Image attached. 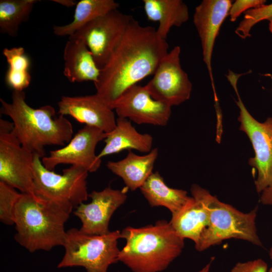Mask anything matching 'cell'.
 <instances>
[{
    "mask_svg": "<svg viewBox=\"0 0 272 272\" xmlns=\"http://www.w3.org/2000/svg\"><path fill=\"white\" fill-rule=\"evenodd\" d=\"M168 49L154 28L142 26L132 18L94 83L96 94L112 109L126 90L154 75Z\"/></svg>",
    "mask_w": 272,
    "mask_h": 272,
    "instance_id": "obj_1",
    "label": "cell"
},
{
    "mask_svg": "<svg viewBox=\"0 0 272 272\" xmlns=\"http://www.w3.org/2000/svg\"><path fill=\"white\" fill-rule=\"evenodd\" d=\"M234 90L240 109L238 118L240 129L249 138L254 152V156L249 159L248 163L257 171L255 185L256 191L261 193L272 183V117L263 122L256 120L245 107L238 89Z\"/></svg>",
    "mask_w": 272,
    "mask_h": 272,
    "instance_id": "obj_9",
    "label": "cell"
},
{
    "mask_svg": "<svg viewBox=\"0 0 272 272\" xmlns=\"http://www.w3.org/2000/svg\"><path fill=\"white\" fill-rule=\"evenodd\" d=\"M21 193L0 181V221L6 225H14L15 206Z\"/></svg>",
    "mask_w": 272,
    "mask_h": 272,
    "instance_id": "obj_26",
    "label": "cell"
},
{
    "mask_svg": "<svg viewBox=\"0 0 272 272\" xmlns=\"http://www.w3.org/2000/svg\"><path fill=\"white\" fill-rule=\"evenodd\" d=\"M33 169L34 196L39 200L57 204L71 214L88 199L89 172L83 168L71 166L57 174L46 169L41 158L34 155Z\"/></svg>",
    "mask_w": 272,
    "mask_h": 272,
    "instance_id": "obj_6",
    "label": "cell"
},
{
    "mask_svg": "<svg viewBox=\"0 0 272 272\" xmlns=\"http://www.w3.org/2000/svg\"><path fill=\"white\" fill-rule=\"evenodd\" d=\"M214 257H212L209 262L198 272H209L210 269L211 264L214 261Z\"/></svg>",
    "mask_w": 272,
    "mask_h": 272,
    "instance_id": "obj_33",
    "label": "cell"
},
{
    "mask_svg": "<svg viewBox=\"0 0 272 272\" xmlns=\"http://www.w3.org/2000/svg\"><path fill=\"white\" fill-rule=\"evenodd\" d=\"M205 197L209 224L198 243L195 245L196 250L202 251L230 239L242 240L257 246H263L256 226L257 207L249 212L243 213L220 201L207 189Z\"/></svg>",
    "mask_w": 272,
    "mask_h": 272,
    "instance_id": "obj_5",
    "label": "cell"
},
{
    "mask_svg": "<svg viewBox=\"0 0 272 272\" xmlns=\"http://www.w3.org/2000/svg\"><path fill=\"white\" fill-rule=\"evenodd\" d=\"M259 201L265 206H272V183L261 193Z\"/></svg>",
    "mask_w": 272,
    "mask_h": 272,
    "instance_id": "obj_30",
    "label": "cell"
},
{
    "mask_svg": "<svg viewBox=\"0 0 272 272\" xmlns=\"http://www.w3.org/2000/svg\"><path fill=\"white\" fill-rule=\"evenodd\" d=\"M3 54L9 65L5 77L7 85L14 91H24L31 81L29 73L30 60L24 48L23 47L5 48Z\"/></svg>",
    "mask_w": 272,
    "mask_h": 272,
    "instance_id": "obj_24",
    "label": "cell"
},
{
    "mask_svg": "<svg viewBox=\"0 0 272 272\" xmlns=\"http://www.w3.org/2000/svg\"><path fill=\"white\" fill-rule=\"evenodd\" d=\"M127 190L126 187L119 190L108 186L102 190L89 193L91 201L81 203L74 212L82 223L80 231L90 235H104L110 232V220L117 209L125 201Z\"/></svg>",
    "mask_w": 272,
    "mask_h": 272,
    "instance_id": "obj_14",
    "label": "cell"
},
{
    "mask_svg": "<svg viewBox=\"0 0 272 272\" xmlns=\"http://www.w3.org/2000/svg\"><path fill=\"white\" fill-rule=\"evenodd\" d=\"M0 101L1 112L13 123V134L24 148L41 159L46 156V146H64L72 139L73 126L64 116H55V109L49 105L30 106L24 91H13L11 103L2 98Z\"/></svg>",
    "mask_w": 272,
    "mask_h": 272,
    "instance_id": "obj_2",
    "label": "cell"
},
{
    "mask_svg": "<svg viewBox=\"0 0 272 272\" xmlns=\"http://www.w3.org/2000/svg\"><path fill=\"white\" fill-rule=\"evenodd\" d=\"M271 18L272 4L248 10L236 29L235 33L240 38L246 39L250 36V31L254 25L262 20H269Z\"/></svg>",
    "mask_w": 272,
    "mask_h": 272,
    "instance_id": "obj_27",
    "label": "cell"
},
{
    "mask_svg": "<svg viewBox=\"0 0 272 272\" xmlns=\"http://www.w3.org/2000/svg\"><path fill=\"white\" fill-rule=\"evenodd\" d=\"M158 156L157 148L153 149L143 156L129 150L124 159L118 161H108L106 166L110 171L122 178L128 189L135 190L140 188L153 173Z\"/></svg>",
    "mask_w": 272,
    "mask_h": 272,
    "instance_id": "obj_20",
    "label": "cell"
},
{
    "mask_svg": "<svg viewBox=\"0 0 272 272\" xmlns=\"http://www.w3.org/2000/svg\"><path fill=\"white\" fill-rule=\"evenodd\" d=\"M59 115H69L80 123L96 127L107 133L116 126L113 109L97 94L63 96L58 103Z\"/></svg>",
    "mask_w": 272,
    "mask_h": 272,
    "instance_id": "obj_15",
    "label": "cell"
},
{
    "mask_svg": "<svg viewBox=\"0 0 272 272\" xmlns=\"http://www.w3.org/2000/svg\"><path fill=\"white\" fill-rule=\"evenodd\" d=\"M206 189L197 184L190 188L192 196L170 221L176 232L183 239L192 240L196 245L209 224V212L205 197Z\"/></svg>",
    "mask_w": 272,
    "mask_h": 272,
    "instance_id": "obj_17",
    "label": "cell"
},
{
    "mask_svg": "<svg viewBox=\"0 0 272 272\" xmlns=\"http://www.w3.org/2000/svg\"><path fill=\"white\" fill-rule=\"evenodd\" d=\"M121 236L126 244L120 250L118 260L133 272L165 270L184 246V239L166 220L141 228L127 227Z\"/></svg>",
    "mask_w": 272,
    "mask_h": 272,
    "instance_id": "obj_3",
    "label": "cell"
},
{
    "mask_svg": "<svg viewBox=\"0 0 272 272\" xmlns=\"http://www.w3.org/2000/svg\"><path fill=\"white\" fill-rule=\"evenodd\" d=\"M51 1L68 8L76 6L77 3L74 0H52Z\"/></svg>",
    "mask_w": 272,
    "mask_h": 272,
    "instance_id": "obj_32",
    "label": "cell"
},
{
    "mask_svg": "<svg viewBox=\"0 0 272 272\" xmlns=\"http://www.w3.org/2000/svg\"><path fill=\"white\" fill-rule=\"evenodd\" d=\"M231 6L230 0H204L196 7L193 15V23L200 39L203 59L209 71L215 97L216 94L211 65L213 48Z\"/></svg>",
    "mask_w": 272,
    "mask_h": 272,
    "instance_id": "obj_16",
    "label": "cell"
},
{
    "mask_svg": "<svg viewBox=\"0 0 272 272\" xmlns=\"http://www.w3.org/2000/svg\"><path fill=\"white\" fill-rule=\"evenodd\" d=\"M144 8L149 20L158 22L157 34L166 40L173 26L179 27L189 18L186 5L181 0H144Z\"/></svg>",
    "mask_w": 272,
    "mask_h": 272,
    "instance_id": "obj_21",
    "label": "cell"
},
{
    "mask_svg": "<svg viewBox=\"0 0 272 272\" xmlns=\"http://www.w3.org/2000/svg\"><path fill=\"white\" fill-rule=\"evenodd\" d=\"M120 238L118 230L90 235L71 228L66 231L64 254L57 267L82 266L87 272H107L110 265L118 261L117 241Z\"/></svg>",
    "mask_w": 272,
    "mask_h": 272,
    "instance_id": "obj_7",
    "label": "cell"
},
{
    "mask_svg": "<svg viewBox=\"0 0 272 272\" xmlns=\"http://www.w3.org/2000/svg\"><path fill=\"white\" fill-rule=\"evenodd\" d=\"M63 74L71 83L92 81L96 83L101 70L85 42L69 38L63 51Z\"/></svg>",
    "mask_w": 272,
    "mask_h": 272,
    "instance_id": "obj_18",
    "label": "cell"
},
{
    "mask_svg": "<svg viewBox=\"0 0 272 272\" xmlns=\"http://www.w3.org/2000/svg\"><path fill=\"white\" fill-rule=\"evenodd\" d=\"M140 189L151 207H164L172 215L180 211L191 197L184 190L168 186L158 171L153 172Z\"/></svg>",
    "mask_w": 272,
    "mask_h": 272,
    "instance_id": "obj_22",
    "label": "cell"
},
{
    "mask_svg": "<svg viewBox=\"0 0 272 272\" xmlns=\"http://www.w3.org/2000/svg\"><path fill=\"white\" fill-rule=\"evenodd\" d=\"M106 138V133L94 126L85 125L62 148L50 151L42 159L44 166L49 170L58 165L80 166L89 172H95L100 168L101 159L95 153L99 142Z\"/></svg>",
    "mask_w": 272,
    "mask_h": 272,
    "instance_id": "obj_11",
    "label": "cell"
},
{
    "mask_svg": "<svg viewBox=\"0 0 272 272\" xmlns=\"http://www.w3.org/2000/svg\"><path fill=\"white\" fill-rule=\"evenodd\" d=\"M14 128L13 123L3 119H0V133L12 132Z\"/></svg>",
    "mask_w": 272,
    "mask_h": 272,
    "instance_id": "obj_31",
    "label": "cell"
},
{
    "mask_svg": "<svg viewBox=\"0 0 272 272\" xmlns=\"http://www.w3.org/2000/svg\"><path fill=\"white\" fill-rule=\"evenodd\" d=\"M37 0H1L0 31L11 37L18 35L20 26L26 22Z\"/></svg>",
    "mask_w": 272,
    "mask_h": 272,
    "instance_id": "obj_25",
    "label": "cell"
},
{
    "mask_svg": "<svg viewBox=\"0 0 272 272\" xmlns=\"http://www.w3.org/2000/svg\"><path fill=\"white\" fill-rule=\"evenodd\" d=\"M263 0H237L230 8L229 15L230 21L234 22L240 15L250 8H257L264 5Z\"/></svg>",
    "mask_w": 272,
    "mask_h": 272,
    "instance_id": "obj_28",
    "label": "cell"
},
{
    "mask_svg": "<svg viewBox=\"0 0 272 272\" xmlns=\"http://www.w3.org/2000/svg\"><path fill=\"white\" fill-rule=\"evenodd\" d=\"M231 272H267V264L261 258L239 262L235 265Z\"/></svg>",
    "mask_w": 272,
    "mask_h": 272,
    "instance_id": "obj_29",
    "label": "cell"
},
{
    "mask_svg": "<svg viewBox=\"0 0 272 272\" xmlns=\"http://www.w3.org/2000/svg\"><path fill=\"white\" fill-rule=\"evenodd\" d=\"M104 142V148L97 155L100 159L124 150L148 153L153 149V138L150 134L140 133L129 120L118 117L114 129L106 133Z\"/></svg>",
    "mask_w": 272,
    "mask_h": 272,
    "instance_id": "obj_19",
    "label": "cell"
},
{
    "mask_svg": "<svg viewBox=\"0 0 272 272\" xmlns=\"http://www.w3.org/2000/svg\"><path fill=\"white\" fill-rule=\"evenodd\" d=\"M269 20H270V23L269 24V29L270 31L272 33V18L270 19Z\"/></svg>",
    "mask_w": 272,
    "mask_h": 272,
    "instance_id": "obj_35",
    "label": "cell"
},
{
    "mask_svg": "<svg viewBox=\"0 0 272 272\" xmlns=\"http://www.w3.org/2000/svg\"><path fill=\"white\" fill-rule=\"evenodd\" d=\"M118 117L138 124L166 125L171 107L154 100L144 86L135 85L126 90L112 106Z\"/></svg>",
    "mask_w": 272,
    "mask_h": 272,
    "instance_id": "obj_13",
    "label": "cell"
},
{
    "mask_svg": "<svg viewBox=\"0 0 272 272\" xmlns=\"http://www.w3.org/2000/svg\"><path fill=\"white\" fill-rule=\"evenodd\" d=\"M133 18L117 9L90 22L69 38L83 40L101 70L121 40Z\"/></svg>",
    "mask_w": 272,
    "mask_h": 272,
    "instance_id": "obj_8",
    "label": "cell"
},
{
    "mask_svg": "<svg viewBox=\"0 0 272 272\" xmlns=\"http://www.w3.org/2000/svg\"><path fill=\"white\" fill-rule=\"evenodd\" d=\"M12 131L0 133V181L34 196V155L21 145Z\"/></svg>",
    "mask_w": 272,
    "mask_h": 272,
    "instance_id": "obj_12",
    "label": "cell"
},
{
    "mask_svg": "<svg viewBox=\"0 0 272 272\" xmlns=\"http://www.w3.org/2000/svg\"><path fill=\"white\" fill-rule=\"evenodd\" d=\"M119 7L113 0H81L76 5L73 20L65 25L53 26V33L70 37L90 22Z\"/></svg>",
    "mask_w": 272,
    "mask_h": 272,
    "instance_id": "obj_23",
    "label": "cell"
},
{
    "mask_svg": "<svg viewBox=\"0 0 272 272\" xmlns=\"http://www.w3.org/2000/svg\"><path fill=\"white\" fill-rule=\"evenodd\" d=\"M180 51L177 46L168 52L145 86L154 100L171 107L188 100L192 90L191 83L181 66Z\"/></svg>",
    "mask_w": 272,
    "mask_h": 272,
    "instance_id": "obj_10",
    "label": "cell"
},
{
    "mask_svg": "<svg viewBox=\"0 0 272 272\" xmlns=\"http://www.w3.org/2000/svg\"><path fill=\"white\" fill-rule=\"evenodd\" d=\"M267 272H272V266L270 268L267 270Z\"/></svg>",
    "mask_w": 272,
    "mask_h": 272,
    "instance_id": "obj_36",
    "label": "cell"
},
{
    "mask_svg": "<svg viewBox=\"0 0 272 272\" xmlns=\"http://www.w3.org/2000/svg\"><path fill=\"white\" fill-rule=\"evenodd\" d=\"M70 215L57 204L21 193L15 208L14 238L31 252L63 246L66 235L64 225Z\"/></svg>",
    "mask_w": 272,
    "mask_h": 272,
    "instance_id": "obj_4",
    "label": "cell"
},
{
    "mask_svg": "<svg viewBox=\"0 0 272 272\" xmlns=\"http://www.w3.org/2000/svg\"><path fill=\"white\" fill-rule=\"evenodd\" d=\"M268 255H269L270 259L272 260V246L269 248Z\"/></svg>",
    "mask_w": 272,
    "mask_h": 272,
    "instance_id": "obj_34",
    "label": "cell"
}]
</instances>
